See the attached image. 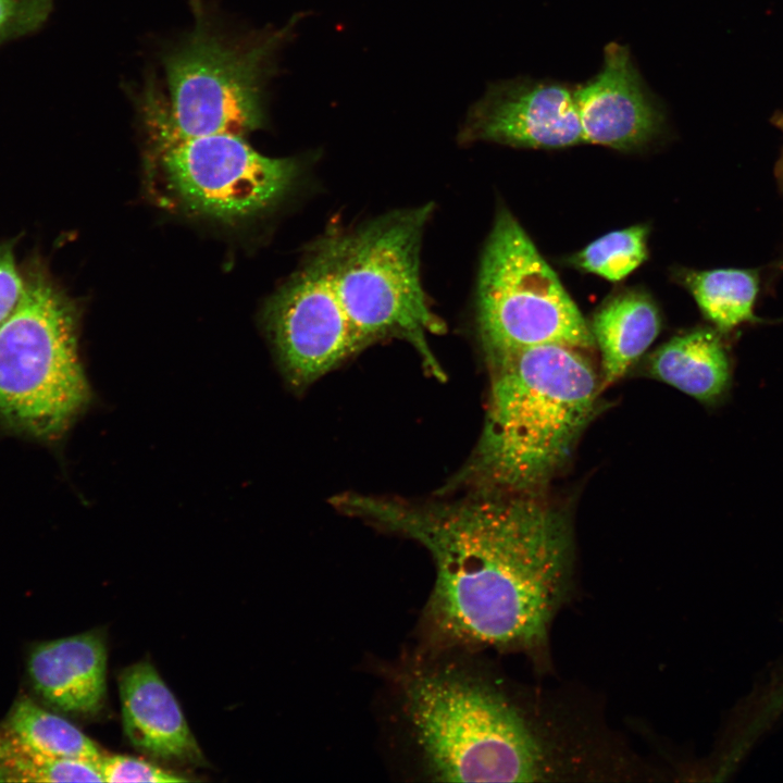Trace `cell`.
<instances>
[{
    "mask_svg": "<svg viewBox=\"0 0 783 783\" xmlns=\"http://www.w3.org/2000/svg\"><path fill=\"white\" fill-rule=\"evenodd\" d=\"M682 278L705 319L721 335L745 324L765 322L755 312L760 289L757 269L689 270Z\"/></svg>",
    "mask_w": 783,
    "mask_h": 783,
    "instance_id": "9a60e30c",
    "label": "cell"
},
{
    "mask_svg": "<svg viewBox=\"0 0 783 783\" xmlns=\"http://www.w3.org/2000/svg\"><path fill=\"white\" fill-rule=\"evenodd\" d=\"M649 371L704 403L719 401L732 380L730 356L721 334L711 328H696L663 344L651 356Z\"/></svg>",
    "mask_w": 783,
    "mask_h": 783,
    "instance_id": "4fadbf2b",
    "label": "cell"
},
{
    "mask_svg": "<svg viewBox=\"0 0 783 783\" xmlns=\"http://www.w3.org/2000/svg\"><path fill=\"white\" fill-rule=\"evenodd\" d=\"M22 273L21 299L0 324V421L52 442L90 401L78 356V315L42 261L34 258Z\"/></svg>",
    "mask_w": 783,
    "mask_h": 783,
    "instance_id": "5b68a950",
    "label": "cell"
},
{
    "mask_svg": "<svg viewBox=\"0 0 783 783\" xmlns=\"http://www.w3.org/2000/svg\"><path fill=\"white\" fill-rule=\"evenodd\" d=\"M0 769L5 781L103 782L98 762L49 756L4 726L0 729Z\"/></svg>",
    "mask_w": 783,
    "mask_h": 783,
    "instance_id": "e0dca14e",
    "label": "cell"
},
{
    "mask_svg": "<svg viewBox=\"0 0 783 783\" xmlns=\"http://www.w3.org/2000/svg\"><path fill=\"white\" fill-rule=\"evenodd\" d=\"M772 123L783 133V111L773 115ZM775 175L781 190L783 191V149L775 166ZM781 264L783 265V259L781 260Z\"/></svg>",
    "mask_w": 783,
    "mask_h": 783,
    "instance_id": "7402d4cb",
    "label": "cell"
},
{
    "mask_svg": "<svg viewBox=\"0 0 783 783\" xmlns=\"http://www.w3.org/2000/svg\"><path fill=\"white\" fill-rule=\"evenodd\" d=\"M119 687L124 731L137 749L166 760L203 759L176 698L150 662L126 668Z\"/></svg>",
    "mask_w": 783,
    "mask_h": 783,
    "instance_id": "7c38bea8",
    "label": "cell"
},
{
    "mask_svg": "<svg viewBox=\"0 0 783 783\" xmlns=\"http://www.w3.org/2000/svg\"><path fill=\"white\" fill-rule=\"evenodd\" d=\"M591 332L601 352L602 387L619 380L660 332L650 297L630 290L608 299L594 314Z\"/></svg>",
    "mask_w": 783,
    "mask_h": 783,
    "instance_id": "5bb4252c",
    "label": "cell"
},
{
    "mask_svg": "<svg viewBox=\"0 0 783 783\" xmlns=\"http://www.w3.org/2000/svg\"><path fill=\"white\" fill-rule=\"evenodd\" d=\"M140 96L153 158L167 187L191 211L241 220L271 209L295 186L297 159L263 156L239 135H185L153 84Z\"/></svg>",
    "mask_w": 783,
    "mask_h": 783,
    "instance_id": "52a82bcc",
    "label": "cell"
},
{
    "mask_svg": "<svg viewBox=\"0 0 783 783\" xmlns=\"http://www.w3.org/2000/svg\"><path fill=\"white\" fill-rule=\"evenodd\" d=\"M458 140L462 145L487 141L533 149L585 142L574 88L531 78L493 83L470 108Z\"/></svg>",
    "mask_w": 783,
    "mask_h": 783,
    "instance_id": "9c48e42d",
    "label": "cell"
},
{
    "mask_svg": "<svg viewBox=\"0 0 783 783\" xmlns=\"http://www.w3.org/2000/svg\"><path fill=\"white\" fill-rule=\"evenodd\" d=\"M431 204L390 211L320 237L271 299L265 328L286 381L303 388L373 343L410 341L434 375L428 334L445 331L421 281Z\"/></svg>",
    "mask_w": 783,
    "mask_h": 783,
    "instance_id": "7a4b0ae2",
    "label": "cell"
},
{
    "mask_svg": "<svg viewBox=\"0 0 783 783\" xmlns=\"http://www.w3.org/2000/svg\"><path fill=\"white\" fill-rule=\"evenodd\" d=\"M23 273L17 269L13 244H0V324L16 308L23 291Z\"/></svg>",
    "mask_w": 783,
    "mask_h": 783,
    "instance_id": "44dd1931",
    "label": "cell"
},
{
    "mask_svg": "<svg viewBox=\"0 0 783 783\" xmlns=\"http://www.w3.org/2000/svg\"><path fill=\"white\" fill-rule=\"evenodd\" d=\"M298 20L279 29L236 35L199 13L194 29L163 59L175 127L189 136H244L261 128L265 84Z\"/></svg>",
    "mask_w": 783,
    "mask_h": 783,
    "instance_id": "8992f818",
    "label": "cell"
},
{
    "mask_svg": "<svg viewBox=\"0 0 783 783\" xmlns=\"http://www.w3.org/2000/svg\"><path fill=\"white\" fill-rule=\"evenodd\" d=\"M103 636L86 632L36 645L27 659L35 692L59 710L95 714L105 695Z\"/></svg>",
    "mask_w": 783,
    "mask_h": 783,
    "instance_id": "8fae6325",
    "label": "cell"
},
{
    "mask_svg": "<svg viewBox=\"0 0 783 783\" xmlns=\"http://www.w3.org/2000/svg\"><path fill=\"white\" fill-rule=\"evenodd\" d=\"M475 315L485 356L547 344L579 350L595 346L576 304L505 208L481 257Z\"/></svg>",
    "mask_w": 783,
    "mask_h": 783,
    "instance_id": "ba28073f",
    "label": "cell"
},
{
    "mask_svg": "<svg viewBox=\"0 0 783 783\" xmlns=\"http://www.w3.org/2000/svg\"><path fill=\"white\" fill-rule=\"evenodd\" d=\"M98 766L104 782H184L187 779L175 775L146 760L129 756H102Z\"/></svg>",
    "mask_w": 783,
    "mask_h": 783,
    "instance_id": "ffe728a7",
    "label": "cell"
},
{
    "mask_svg": "<svg viewBox=\"0 0 783 783\" xmlns=\"http://www.w3.org/2000/svg\"><path fill=\"white\" fill-rule=\"evenodd\" d=\"M52 5L53 0H0V44L36 32Z\"/></svg>",
    "mask_w": 783,
    "mask_h": 783,
    "instance_id": "d6986e66",
    "label": "cell"
},
{
    "mask_svg": "<svg viewBox=\"0 0 783 783\" xmlns=\"http://www.w3.org/2000/svg\"><path fill=\"white\" fill-rule=\"evenodd\" d=\"M584 141L617 150H636L663 129L660 104L646 88L627 47L610 42L600 72L574 88Z\"/></svg>",
    "mask_w": 783,
    "mask_h": 783,
    "instance_id": "30bf717a",
    "label": "cell"
},
{
    "mask_svg": "<svg viewBox=\"0 0 783 783\" xmlns=\"http://www.w3.org/2000/svg\"><path fill=\"white\" fill-rule=\"evenodd\" d=\"M3 726L22 742L49 756L96 762L103 756L78 728L25 696L12 706Z\"/></svg>",
    "mask_w": 783,
    "mask_h": 783,
    "instance_id": "2e32d148",
    "label": "cell"
},
{
    "mask_svg": "<svg viewBox=\"0 0 783 783\" xmlns=\"http://www.w3.org/2000/svg\"><path fill=\"white\" fill-rule=\"evenodd\" d=\"M647 235L645 225L611 232L579 251L570 262L608 281H622L645 261Z\"/></svg>",
    "mask_w": 783,
    "mask_h": 783,
    "instance_id": "ac0fdd59",
    "label": "cell"
},
{
    "mask_svg": "<svg viewBox=\"0 0 783 783\" xmlns=\"http://www.w3.org/2000/svg\"><path fill=\"white\" fill-rule=\"evenodd\" d=\"M403 708L433 780L535 782L555 773L550 750L497 688L456 669H417Z\"/></svg>",
    "mask_w": 783,
    "mask_h": 783,
    "instance_id": "277c9868",
    "label": "cell"
},
{
    "mask_svg": "<svg viewBox=\"0 0 783 783\" xmlns=\"http://www.w3.org/2000/svg\"><path fill=\"white\" fill-rule=\"evenodd\" d=\"M341 512L422 544L435 564L426 617L444 642L534 648L544 644L570 574L568 521L537 494L472 490L411 502L343 494Z\"/></svg>",
    "mask_w": 783,
    "mask_h": 783,
    "instance_id": "6da1fadb",
    "label": "cell"
},
{
    "mask_svg": "<svg viewBox=\"0 0 783 783\" xmlns=\"http://www.w3.org/2000/svg\"><path fill=\"white\" fill-rule=\"evenodd\" d=\"M486 359L492 385L484 428L443 492L537 494L564 465L592 419L596 374L579 349L556 344Z\"/></svg>",
    "mask_w": 783,
    "mask_h": 783,
    "instance_id": "3957f363",
    "label": "cell"
},
{
    "mask_svg": "<svg viewBox=\"0 0 783 783\" xmlns=\"http://www.w3.org/2000/svg\"><path fill=\"white\" fill-rule=\"evenodd\" d=\"M5 781L4 774L0 769V782Z\"/></svg>",
    "mask_w": 783,
    "mask_h": 783,
    "instance_id": "603a6c76",
    "label": "cell"
}]
</instances>
